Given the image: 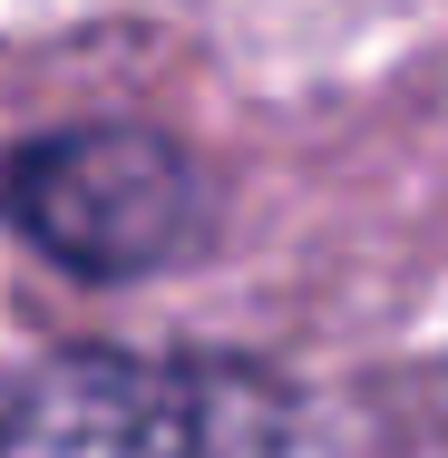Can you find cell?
<instances>
[{
	"instance_id": "obj_1",
	"label": "cell",
	"mask_w": 448,
	"mask_h": 458,
	"mask_svg": "<svg viewBox=\"0 0 448 458\" xmlns=\"http://www.w3.org/2000/svg\"><path fill=\"white\" fill-rule=\"evenodd\" d=\"M283 390L244 361L69 352L0 410V458H273Z\"/></svg>"
},
{
	"instance_id": "obj_2",
	"label": "cell",
	"mask_w": 448,
	"mask_h": 458,
	"mask_svg": "<svg viewBox=\"0 0 448 458\" xmlns=\"http://www.w3.org/2000/svg\"><path fill=\"white\" fill-rule=\"evenodd\" d=\"M195 166L166 137L137 127H79L20 157L10 215L30 225L39 254L79 264V274H156L195 244Z\"/></svg>"
}]
</instances>
